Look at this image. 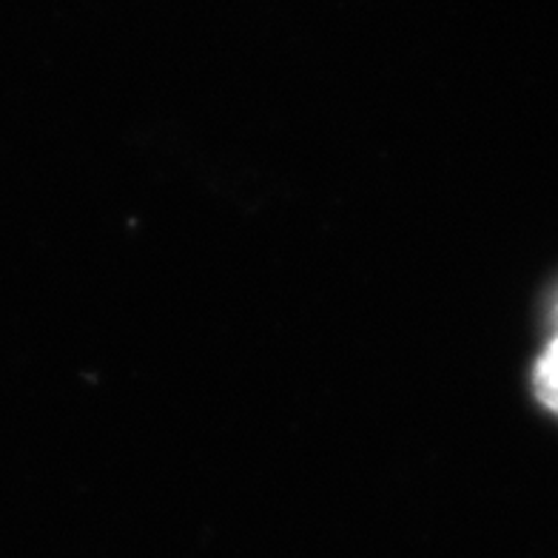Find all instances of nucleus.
I'll return each instance as SVG.
<instances>
[{
    "mask_svg": "<svg viewBox=\"0 0 558 558\" xmlns=\"http://www.w3.org/2000/svg\"><path fill=\"white\" fill-rule=\"evenodd\" d=\"M536 393L553 413H558V333L536 365Z\"/></svg>",
    "mask_w": 558,
    "mask_h": 558,
    "instance_id": "nucleus-1",
    "label": "nucleus"
}]
</instances>
